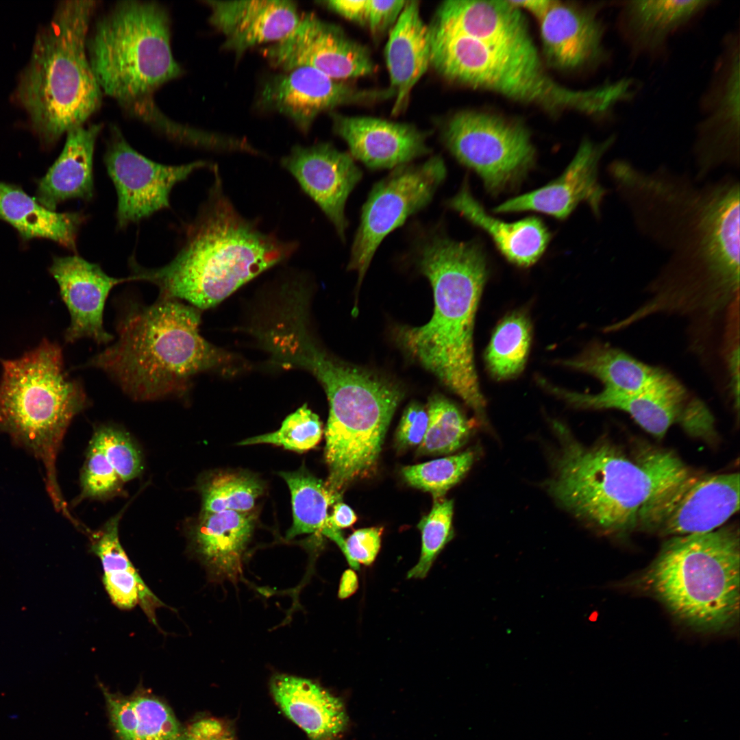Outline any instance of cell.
Returning a JSON list of instances; mask_svg holds the SVG:
<instances>
[{
	"instance_id": "277c9868",
	"label": "cell",
	"mask_w": 740,
	"mask_h": 740,
	"mask_svg": "<svg viewBox=\"0 0 740 740\" xmlns=\"http://www.w3.org/2000/svg\"><path fill=\"white\" fill-rule=\"evenodd\" d=\"M559 448L549 493L576 517L613 535L638 528L648 499L687 467L672 452L641 444L628 452L608 440L586 446L553 421Z\"/></svg>"
},
{
	"instance_id": "7a4b0ae2",
	"label": "cell",
	"mask_w": 740,
	"mask_h": 740,
	"mask_svg": "<svg viewBox=\"0 0 740 740\" xmlns=\"http://www.w3.org/2000/svg\"><path fill=\"white\" fill-rule=\"evenodd\" d=\"M205 201L175 257L158 268L129 261L130 281L151 283L159 295L186 301L199 310L215 306L241 286L297 251V241L262 230L243 217L226 195L218 166Z\"/></svg>"
},
{
	"instance_id": "9c48e42d",
	"label": "cell",
	"mask_w": 740,
	"mask_h": 740,
	"mask_svg": "<svg viewBox=\"0 0 740 740\" xmlns=\"http://www.w3.org/2000/svg\"><path fill=\"white\" fill-rule=\"evenodd\" d=\"M634 583L697 632L729 630L739 618L738 528L671 536Z\"/></svg>"
},
{
	"instance_id": "3957f363",
	"label": "cell",
	"mask_w": 740,
	"mask_h": 740,
	"mask_svg": "<svg viewBox=\"0 0 740 740\" xmlns=\"http://www.w3.org/2000/svg\"><path fill=\"white\" fill-rule=\"evenodd\" d=\"M416 247L417 268L432 288L433 314L421 326L399 328L396 339L484 423L486 400L475 368L473 332L488 276L486 257L476 243L457 241L438 230Z\"/></svg>"
},
{
	"instance_id": "f35d334b",
	"label": "cell",
	"mask_w": 740,
	"mask_h": 740,
	"mask_svg": "<svg viewBox=\"0 0 740 740\" xmlns=\"http://www.w3.org/2000/svg\"><path fill=\"white\" fill-rule=\"evenodd\" d=\"M124 108L133 115L181 143L212 151L262 156V152L244 138L202 130L172 121L159 110L152 97Z\"/></svg>"
},
{
	"instance_id": "8992f818",
	"label": "cell",
	"mask_w": 740,
	"mask_h": 740,
	"mask_svg": "<svg viewBox=\"0 0 740 740\" xmlns=\"http://www.w3.org/2000/svg\"><path fill=\"white\" fill-rule=\"evenodd\" d=\"M97 1H60L38 29L16 82L14 97L34 134L45 147L84 125L101 105L87 39Z\"/></svg>"
},
{
	"instance_id": "74e56055",
	"label": "cell",
	"mask_w": 740,
	"mask_h": 740,
	"mask_svg": "<svg viewBox=\"0 0 740 740\" xmlns=\"http://www.w3.org/2000/svg\"><path fill=\"white\" fill-rule=\"evenodd\" d=\"M531 342V326L524 313L506 317L495 328L485 354L489 373L498 380L518 375L524 369Z\"/></svg>"
},
{
	"instance_id": "4316f807",
	"label": "cell",
	"mask_w": 740,
	"mask_h": 740,
	"mask_svg": "<svg viewBox=\"0 0 740 740\" xmlns=\"http://www.w3.org/2000/svg\"><path fill=\"white\" fill-rule=\"evenodd\" d=\"M257 519L255 510L200 513L189 531L190 549L214 580L236 581Z\"/></svg>"
},
{
	"instance_id": "83f0119b",
	"label": "cell",
	"mask_w": 740,
	"mask_h": 740,
	"mask_svg": "<svg viewBox=\"0 0 740 740\" xmlns=\"http://www.w3.org/2000/svg\"><path fill=\"white\" fill-rule=\"evenodd\" d=\"M714 1H625L618 32L634 57L658 54L669 38L713 4Z\"/></svg>"
},
{
	"instance_id": "7402d4cb",
	"label": "cell",
	"mask_w": 740,
	"mask_h": 740,
	"mask_svg": "<svg viewBox=\"0 0 740 740\" xmlns=\"http://www.w3.org/2000/svg\"><path fill=\"white\" fill-rule=\"evenodd\" d=\"M71 316L64 339L73 343L89 338L97 344H107L113 336L106 331L103 314L107 297L114 286L129 282V278L108 275L98 264L77 256L55 257L49 268Z\"/></svg>"
},
{
	"instance_id": "f5cc1de1",
	"label": "cell",
	"mask_w": 740,
	"mask_h": 740,
	"mask_svg": "<svg viewBox=\"0 0 740 740\" xmlns=\"http://www.w3.org/2000/svg\"><path fill=\"white\" fill-rule=\"evenodd\" d=\"M332 514L328 517V522L338 530L351 526L357 517L353 510L341 501L334 504Z\"/></svg>"
},
{
	"instance_id": "f546056e",
	"label": "cell",
	"mask_w": 740,
	"mask_h": 740,
	"mask_svg": "<svg viewBox=\"0 0 740 740\" xmlns=\"http://www.w3.org/2000/svg\"><path fill=\"white\" fill-rule=\"evenodd\" d=\"M123 512L111 517L97 530H86L90 548L101 562L103 583L111 602L123 610L139 604L149 621L160 629L156 612L166 606L141 578L122 547L119 524Z\"/></svg>"
},
{
	"instance_id": "603a6c76",
	"label": "cell",
	"mask_w": 740,
	"mask_h": 740,
	"mask_svg": "<svg viewBox=\"0 0 740 740\" xmlns=\"http://www.w3.org/2000/svg\"><path fill=\"white\" fill-rule=\"evenodd\" d=\"M546 389L571 406L585 409H616L628 413L642 428L661 439L676 422L683 423L692 399L684 387L666 373L647 388L635 393L602 391L584 394L564 390L545 380Z\"/></svg>"
},
{
	"instance_id": "f1b7e54d",
	"label": "cell",
	"mask_w": 740,
	"mask_h": 740,
	"mask_svg": "<svg viewBox=\"0 0 740 740\" xmlns=\"http://www.w3.org/2000/svg\"><path fill=\"white\" fill-rule=\"evenodd\" d=\"M384 56L396 115L406 108L412 88L430 66V28L421 16L419 1H406L390 30Z\"/></svg>"
},
{
	"instance_id": "60d3db41",
	"label": "cell",
	"mask_w": 740,
	"mask_h": 740,
	"mask_svg": "<svg viewBox=\"0 0 740 740\" xmlns=\"http://www.w3.org/2000/svg\"><path fill=\"white\" fill-rule=\"evenodd\" d=\"M428 428L418 446L420 455L446 454L454 452L467 441L470 426L458 408L440 395L430 397L427 406Z\"/></svg>"
},
{
	"instance_id": "db71d44e",
	"label": "cell",
	"mask_w": 740,
	"mask_h": 740,
	"mask_svg": "<svg viewBox=\"0 0 740 740\" xmlns=\"http://www.w3.org/2000/svg\"><path fill=\"white\" fill-rule=\"evenodd\" d=\"M513 2L522 11L530 12L536 20L539 18L547 10L552 1L550 0H532V1H513Z\"/></svg>"
},
{
	"instance_id": "7bdbcfd3",
	"label": "cell",
	"mask_w": 740,
	"mask_h": 740,
	"mask_svg": "<svg viewBox=\"0 0 740 740\" xmlns=\"http://www.w3.org/2000/svg\"><path fill=\"white\" fill-rule=\"evenodd\" d=\"M323 433L319 416L304 404L287 416L278 430L244 439L238 445L271 444L301 453L314 448Z\"/></svg>"
},
{
	"instance_id": "d4e9b609",
	"label": "cell",
	"mask_w": 740,
	"mask_h": 740,
	"mask_svg": "<svg viewBox=\"0 0 740 740\" xmlns=\"http://www.w3.org/2000/svg\"><path fill=\"white\" fill-rule=\"evenodd\" d=\"M210 23L224 36L222 48L240 56L261 44L288 35L301 16L289 0H206Z\"/></svg>"
},
{
	"instance_id": "d6a6232c",
	"label": "cell",
	"mask_w": 740,
	"mask_h": 740,
	"mask_svg": "<svg viewBox=\"0 0 740 740\" xmlns=\"http://www.w3.org/2000/svg\"><path fill=\"white\" fill-rule=\"evenodd\" d=\"M447 204L473 225L485 231L499 251L511 263L522 267L534 264L543 255L550 239L549 231L536 217L506 223L487 214L472 195L467 182Z\"/></svg>"
},
{
	"instance_id": "5b68a950",
	"label": "cell",
	"mask_w": 740,
	"mask_h": 740,
	"mask_svg": "<svg viewBox=\"0 0 740 740\" xmlns=\"http://www.w3.org/2000/svg\"><path fill=\"white\" fill-rule=\"evenodd\" d=\"M200 310L177 299L159 295L148 306L125 301L116 340L85 366L105 372L137 401L180 397L193 376L225 361L200 334Z\"/></svg>"
},
{
	"instance_id": "681fc988",
	"label": "cell",
	"mask_w": 740,
	"mask_h": 740,
	"mask_svg": "<svg viewBox=\"0 0 740 740\" xmlns=\"http://www.w3.org/2000/svg\"><path fill=\"white\" fill-rule=\"evenodd\" d=\"M406 1L367 0L366 26L375 36L392 29L402 13Z\"/></svg>"
},
{
	"instance_id": "11a10c76",
	"label": "cell",
	"mask_w": 740,
	"mask_h": 740,
	"mask_svg": "<svg viewBox=\"0 0 740 740\" xmlns=\"http://www.w3.org/2000/svg\"><path fill=\"white\" fill-rule=\"evenodd\" d=\"M358 587V579L355 572L352 569L346 570L341 579L338 596L340 598H347L352 595Z\"/></svg>"
},
{
	"instance_id": "c3c4849f",
	"label": "cell",
	"mask_w": 740,
	"mask_h": 740,
	"mask_svg": "<svg viewBox=\"0 0 740 740\" xmlns=\"http://www.w3.org/2000/svg\"><path fill=\"white\" fill-rule=\"evenodd\" d=\"M428 425V413L421 404H410L405 409L395 434V444L403 450L419 446L423 441Z\"/></svg>"
},
{
	"instance_id": "7dc6e473",
	"label": "cell",
	"mask_w": 740,
	"mask_h": 740,
	"mask_svg": "<svg viewBox=\"0 0 740 740\" xmlns=\"http://www.w3.org/2000/svg\"><path fill=\"white\" fill-rule=\"evenodd\" d=\"M383 528L372 527L359 529L345 540V558L356 570L359 565H371L376 558L381 544Z\"/></svg>"
},
{
	"instance_id": "ab89813d",
	"label": "cell",
	"mask_w": 740,
	"mask_h": 740,
	"mask_svg": "<svg viewBox=\"0 0 740 740\" xmlns=\"http://www.w3.org/2000/svg\"><path fill=\"white\" fill-rule=\"evenodd\" d=\"M202 508L201 513L225 510H255L257 500L264 491V482L246 471H221L205 477L199 486Z\"/></svg>"
},
{
	"instance_id": "484cf974",
	"label": "cell",
	"mask_w": 740,
	"mask_h": 740,
	"mask_svg": "<svg viewBox=\"0 0 740 740\" xmlns=\"http://www.w3.org/2000/svg\"><path fill=\"white\" fill-rule=\"evenodd\" d=\"M431 26L491 44L536 46L523 11L513 1H445Z\"/></svg>"
},
{
	"instance_id": "52a82bcc",
	"label": "cell",
	"mask_w": 740,
	"mask_h": 740,
	"mask_svg": "<svg viewBox=\"0 0 740 740\" xmlns=\"http://www.w3.org/2000/svg\"><path fill=\"white\" fill-rule=\"evenodd\" d=\"M293 366L317 378L329 402L324 457L325 484L334 494L375 467L384 436L404 392L394 380L329 355L310 338L292 355Z\"/></svg>"
},
{
	"instance_id": "ffe728a7",
	"label": "cell",
	"mask_w": 740,
	"mask_h": 740,
	"mask_svg": "<svg viewBox=\"0 0 740 740\" xmlns=\"http://www.w3.org/2000/svg\"><path fill=\"white\" fill-rule=\"evenodd\" d=\"M601 5L552 1L537 19L547 63L563 71H589L607 63L610 53L604 44Z\"/></svg>"
},
{
	"instance_id": "8d00e7d4",
	"label": "cell",
	"mask_w": 740,
	"mask_h": 740,
	"mask_svg": "<svg viewBox=\"0 0 740 740\" xmlns=\"http://www.w3.org/2000/svg\"><path fill=\"white\" fill-rule=\"evenodd\" d=\"M291 495L293 523L286 539L311 533H321L328 527V507L341 501L325 482L310 473L304 466L295 471H281Z\"/></svg>"
},
{
	"instance_id": "e575fe53",
	"label": "cell",
	"mask_w": 740,
	"mask_h": 740,
	"mask_svg": "<svg viewBox=\"0 0 740 740\" xmlns=\"http://www.w3.org/2000/svg\"><path fill=\"white\" fill-rule=\"evenodd\" d=\"M0 219L12 225L24 240L47 238L75 251L77 234L86 216L82 212L51 210L21 188L0 182Z\"/></svg>"
},
{
	"instance_id": "30bf717a",
	"label": "cell",
	"mask_w": 740,
	"mask_h": 740,
	"mask_svg": "<svg viewBox=\"0 0 740 740\" xmlns=\"http://www.w3.org/2000/svg\"><path fill=\"white\" fill-rule=\"evenodd\" d=\"M1 365L0 430L41 463L52 502L64 510L56 460L71 421L88 406L84 387L66 373L60 346L46 339Z\"/></svg>"
},
{
	"instance_id": "44dd1931",
	"label": "cell",
	"mask_w": 740,
	"mask_h": 740,
	"mask_svg": "<svg viewBox=\"0 0 740 740\" xmlns=\"http://www.w3.org/2000/svg\"><path fill=\"white\" fill-rule=\"evenodd\" d=\"M281 165L317 204L345 242L348 227L346 202L362 177L350 153L330 143L296 145L281 159Z\"/></svg>"
},
{
	"instance_id": "e0dca14e",
	"label": "cell",
	"mask_w": 740,
	"mask_h": 740,
	"mask_svg": "<svg viewBox=\"0 0 740 740\" xmlns=\"http://www.w3.org/2000/svg\"><path fill=\"white\" fill-rule=\"evenodd\" d=\"M262 55L283 71L308 66L340 81L367 76L375 70L366 47L311 12L301 16L285 38L264 47Z\"/></svg>"
},
{
	"instance_id": "5bb4252c",
	"label": "cell",
	"mask_w": 740,
	"mask_h": 740,
	"mask_svg": "<svg viewBox=\"0 0 740 740\" xmlns=\"http://www.w3.org/2000/svg\"><path fill=\"white\" fill-rule=\"evenodd\" d=\"M739 509V473H700L687 467L645 503L638 529L670 536L708 532Z\"/></svg>"
},
{
	"instance_id": "b9f144b4",
	"label": "cell",
	"mask_w": 740,
	"mask_h": 740,
	"mask_svg": "<svg viewBox=\"0 0 740 740\" xmlns=\"http://www.w3.org/2000/svg\"><path fill=\"white\" fill-rule=\"evenodd\" d=\"M474 455L467 451L421 464L407 466L402 475L410 486L429 492L434 502L443 500L447 491L458 483L470 469Z\"/></svg>"
},
{
	"instance_id": "2e32d148",
	"label": "cell",
	"mask_w": 740,
	"mask_h": 740,
	"mask_svg": "<svg viewBox=\"0 0 740 740\" xmlns=\"http://www.w3.org/2000/svg\"><path fill=\"white\" fill-rule=\"evenodd\" d=\"M104 163L117 193L116 219L123 228L170 208L173 188L195 171L214 164L204 160L181 165L156 162L134 149L116 126H112Z\"/></svg>"
},
{
	"instance_id": "7c38bea8",
	"label": "cell",
	"mask_w": 740,
	"mask_h": 740,
	"mask_svg": "<svg viewBox=\"0 0 740 740\" xmlns=\"http://www.w3.org/2000/svg\"><path fill=\"white\" fill-rule=\"evenodd\" d=\"M442 138L451 154L474 171L493 195L519 185L535 164L527 127L493 113L460 111L447 121Z\"/></svg>"
},
{
	"instance_id": "816d5d0a",
	"label": "cell",
	"mask_w": 740,
	"mask_h": 740,
	"mask_svg": "<svg viewBox=\"0 0 740 740\" xmlns=\"http://www.w3.org/2000/svg\"><path fill=\"white\" fill-rule=\"evenodd\" d=\"M317 3L352 22L366 26L367 0H328Z\"/></svg>"
},
{
	"instance_id": "8fae6325",
	"label": "cell",
	"mask_w": 740,
	"mask_h": 740,
	"mask_svg": "<svg viewBox=\"0 0 740 740\" xmlns=\"http://www.w3.org/2000/svg\"><path fill=\"white\" fill-rule=\"evenodd\" d=\"M86 46L102 92L123 107L152 97L182 73L172 53L169 12L157 2H118L97 21Z\"/></svg>"
},
{
	"instance_id": "4dcf8cb0",
	"label": "cell",
	"mask_w": 740,
	"mask_h": 740,
	"mask_svg": "<svg viewBox=\"0 0 740 740\" xmlns=\"http://www.w3.org/2000/svg\"><path fill=\"white\" fill-rule=\"evenodd\" d=\"M101 124L76 127L66 134L63 149L39 181L36 201L55 211L69 199L90 201L94 196L93 157Z\"/></svg>"
},
{
	"instance_id": "ac0fdd59",
	"label": "cell",
	"mask_w": 740,
	"mask_h": 740,
	"mask_svg": "<svg viewBox=\"0 0 740 740\" xmlns=\"http://www.w3.org/2000/svg\"><path fill=\"white\" fill-rule=\"evenodd\" d=\"M391 98L393 92L390 88H360L315 69L301 66L269 77L260 89L258 104L287 117L306 134L322 112Z\"/></svg>"
},
{
	"instance_id": "d590c367",
	"label": "cell",
	"mask_w": 740,
	"mask_h": 740,
	"mask_svg": "<svg viewBox=\"0 0 740 740\" xmlns=\"http://www.w3.org/2000/svg\"><path fill=\"white\" fill-rule=\"evenodd\" d=\"M576 370L592 375L604 384V391L635 393L650 386L665 373L627 353L602 343H595L579 356L563 362Z\"/></svg>"
},
{
	"instance_id": "ba28073f",
	"label": "cell",
	"mask_w": 740,
	"mask_h": 740,
	"mask_svg": "<svg viewBox=\"0 0 740 740\" xmlns=\"http://www.w3.org/2000/svg\"><path fill=\"white\" fill-rule=\"evenodd\" d=\"M430 28V66L445 79L497 94L549 113L574 112L604 117L624 99L617 81L575 89L555 81L544 69L536 47L484 42Z\"/></svg>"
},
{
	"instance_id": "ee69618b",
	"label": "cell",
	"mask_w": 740,
	"mask_h": 740,
	"mask_svg": "<svg viewBox=\"0 0 740 740\" xmlns=\"http://www.w3.org/2000/svg\"><path fill=\"white\" fill-rule=\"evenodd\" d=\"M453 500L434 502L430 513L418 524L421 533V551L419 561L408 571V578L422 579L428 574L434 560L453 536Z\"/></svg>"
},
{
	"instance_id": "cb8c5ba5",
	"label": "cell",
	"mask_w": 740,
	"mask_h": 740,
	"mask_svg": "<svg viewBox=\"0 0 740 740\" xmlns=\"http://www.w3.org/2000/svg\"><path fill=\"white\" fill-rule=\"evenodd\" d=\"M334 132L350 155L372 170L393 169L431 151L428 133L406 123L371 116L330 114Z\"/></svg>"
},
{
	"instance_id": "6da1fadb",
	"label": "cell",
	"mask_w": 740,
	"mask_h": 740,
	"mask_svg": "<svg viewBox=\"0 0 740 740\" xmlns=\"http://www.w3.org/2000/svg\"><path fill=\"white\" fill-rule=\"evenodd\" d=\"M606 171L636 230L667 256L650 284L657 296L689 309L738 298L737 177L728 173L699 182L666 166L645 170L621 158L611 161Z\"/></svg>"
},
{
	"instance_id": "d6986e66",
	"label": "cell",
	"mask_w": 740,
	"mask_h": 740,
	"mask_svg": "<svg viewBox=\"0 0 740 740\" xmlns=\"http://www.w3.org/2000/svg\"><path fill=\"white\" fill-rule=\"evenodd\" d=\"M616 139L615 134L597 142L585 138L570 164L557 179L535 190L510 199L493 211H535L565 219L584 203L596 218H600L608 190L600 182V164Z\"/></svg>"
},
{
	"instance_id": "9a60e30c",
	"label": "cell",
	"mask_w": 740,
	"mask_h": 740,
	"mask_svg": "<svg viewBox=\"0 0 740 740\" xmlns=\"http://www.w3.org/2000/svg\"><path fill=\"white\" fill-rule=\"evenodd\" d=\"M692 155L697 182L715 170L740 166V38L727 34L700 100Z\"/></svg>"
},
{
	"instance_id": "f907efd6",
	"label": "cell",
	"mask_w": 740,
	"mask_h": 740,
	"mask_svg": "<svg viewBox=\"0 0 740 740\" xmlns=\"http://www.w3.org/2000/svg\"><path fill=\"white\" fill-rule=\"evenodd\" d=\"M186 740H236L227 725L215 718L197 719L186 730Z\"/></svg>"
},
{
	"instance_id": "bcb514c9",
	"label": "cell",
	"mask_w": 740,
	"mask_h": 740,
	"mask_svg": "<svg viewBox=\"0 0 740 740\" xmlns=\"http://www.w3.org/2000/svg\"><path fill=\"white\" fill-rule=\"evenodd\" d=\"M123 484L101 447L91 439L81 472V492L77 500L116 495L121 493Z\"/></svg>"
},
{
	"instance_id": "1f68e13d",
	"label": "cell",
	"mask_w": 740,
	"mask_h": 740,
	"mask_svg": "<svg viewBox=\"0 0 740 740\" xmlns=\"http://www.w3.org/2000/svg\"><path fill=\"white\" fill-rule=\"evenodd\" d=\"M271 691L282 711L312 740H332L347 725L341 700L310 680L278 674Z\"/></svg>"
},
{
	"instance_id": "4fadbf2b",
	"label": "cell",
	"mask_w": 740,
	"mask_h": 740,
	"mask_svg": "<svg viewBox=\"0 0 740 740\" xmlns=\"http://www.w3.org/2000/svg\"><path fill=\"white\" fill-rule=\"evenodd\" d=\"M446 176L445 162L436 155L396 167L373 185L361 209L347 266L358 274V287L382 241L431 202Z\"/></svg>"
},
{
	"instance_id": "836d02e7",
	"label": "cell",
	"mask_w": 740,
	"mask_h": 740,
	"mask_svg": "<svg viewBox=\"0 0 740 740\" xmlns=\"http://www.w3.org/2000/svg\"><path fill=\"white\" fill-rule=\"evenodd\" d=\"M101 687L116 740H186V730L156 695L144 689L125 695Z\"/></svg>"
},
{
	"instance_id": "f6af8a7d",
	"label": "cell",
	"mask_w": 740,
	"mask_h": 740,
	"mask_svg": "<svg viewBox=\"0 0 740 740\" xmlns=\"http://www.w3.org/2000/svg\"><path fill=\"white\" fill-rule=\"evenodd\" d=\"M92 439L101 447L123 483L141 473L143 469L141 454L125 432L116 428L103 426L95 432Z\"/></svg>"
}]
</instances>
